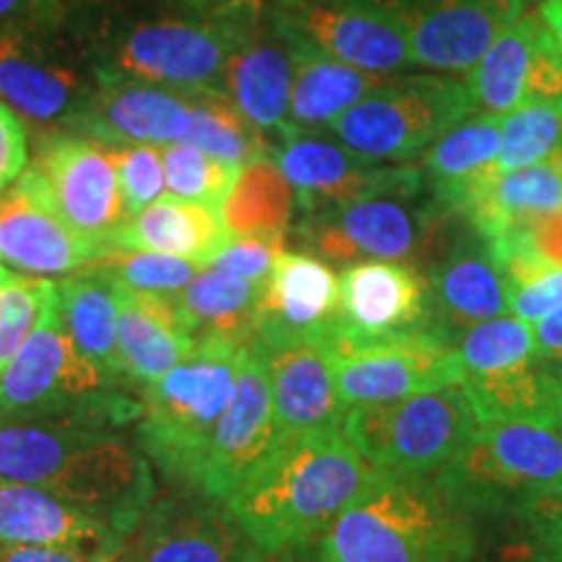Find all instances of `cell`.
Returning a JSON list of instances; mask_svg holds the SVG:
<instances>
[{
	"instance_id": "1",
	"label": "cell",
	"mask_w": 562,
	"mask_h": 562,
	"mask_svg": "<svg viewBox=\"0 0 562 562\" xmlns=\"http://www.w3.org/2000/svg\"><path fill=\"white\" fill-rule=\"evenodd\" d=\"M381 476L341 430L302 435L277 440L222 505L263 554H271L323 539L339 513Z\"/></svg>"
},
{
	"instance_id": "2",
	"label": "cell",
	"mask_w": 562,
	"mask_h": 562,
	"mask_svg": "<svg viewBox=\"0 0 562 562\" xmlns=\"http://www.w3.org/2000/svg\"><path fill=\"white\" fill-rule=\"evenodd\" d=\"M0 480L50 492L125 533L154 501L151 463L104 427L0 419Z\"/></svg>"
},
{
	"instance_id": "3",
	"label": "cell",
	"mask_w": 562,
	"mask_h": 562,
	"mask_svg": "<svg viewBox=\"0 0 562 562\" xmlns=\"http://www.w3.org/2000/svg\"><path fill=\"white\" fill-rule=\"evenodd\" d=\"M336 562H474L472 516L435 476L383 474L321 539Z\"/></svg>"
},
{
	"instance_id": "4",
	"label": "cell",
	"mask_w": 562,
	"mask_h": 562,
	"mask_svg": "<svg viewBox=\"0 0 562 562\" xmlns=\"http://www.w3.org/2000/svg\"><path fill=\"white\" fill-rule=\"evenodd\" d=\"M128 385L133 383L104 375L79 355L63 326L55 297L40 326L0 375V419L115 430L138 422L144 409V396H133Z\"/></svg>"
},
{
	"instance_id": "5",
	"label": "cell",
	"mask_w": 562,
	"mask_h": 562,
	"mask_svg": "<svg viewBox=\"0 0 562 562\" xmlns=\"http://www.w3.org/2000/svg\"><path fill=\"white\" fill-rule=\"evenodd\" d=\"M243 347L199 339L191 355L144 391L138 448L175 487L199 495L203 463L237 383Z\"/></svg>"
},
{
	"instance_id": "6",
	"label": "cell",
	"mask_w": 562,
	"mask_h": 562,
	"mask_svg": "<svg viewBox=\"0 0 562 562\" xmlns=\"http://www.w3.org/2000/svg\"><path fill=\"white\" fill-rule=\"evenodd\" d=\"M435 482L469 516L524 518L537 503L562 497V430L529 422L480 425Z\"/></svg>"
},
{
	"instance_id": "7",
	"label": "cell",
	"mask_w": 562,
	"mask_h": 562,
	"mask_svg": "<svg viewBox=\"0 0 562 562\" xmlns=\"http://www.w3.org/2000/svg\"><path fill=\"white\" fill-rule=\"evenodd\" d=\"M461 385L385 404L347 406L341 435L370 467L391 476H435L476 432Z\"/></svg>"
},
{
	"instance_id": "8",
	"label": "cell",
	"mask_w": 562,
	"mask_h": 562,
	"mask_svg": "<svg viewBox=\"0 0 562 562\" xmlns=\"http://www.w3.org/2000/svg\"><path fill=\"white\" fill-rule=\"evenodd\" d=\"M469 115H474L472 97L453 76H391L336 117L326 133L360 157L409 165Z\"/></svg>"
},
{
	"instance_id": "9",
	"label": "cell",
	"mask_w": 562,
	"mask_h": 562,
	"mask_svg": "<svg viewBox=\"0 0 562 562\" xmlns=\"http://www.w3.org/2000/svg\"><path fill=\"white\" fill-rule=\"evenodd\" d=\"M425 188L427 182L419 180L396 191L302 216L297 232L313 256L326 263L396 261L417 266L435 248L448 216L453 214L438 199L419 201Z\"/></svg>"
},
{
	"instance_id": "10",
	"label": "cell",
	"mask_w": 562,
	"mask_h": 562,
	"mask_svg": "<svg viewBox=\"0 0 562 562\" xmlns=\"http://www.w3.org/2000/svg\"><path fill=\"white\" fill-rule=\"evenodd\" d=\"M243 9L220 16L144 21L112 42L100 68L182 94L222 89L240 37Z\"/></svg>"
},
{
	"instance_id": "11",
	"label": "cell",
	"mask_w": 562,
	"mask_h": 562,
	"mask_svg": "<svg viewBox=\"0 0 562 562\" xmlns=\"http://www.w3.org/2000/svg\"><path fill=\"white\" fill-rule=\"evenodd\" d=\"M326 347L344 406L398 402L463 381L456 347L430 328L385 336H351L334 328Z\"/></svg>"
},
{
	"instance_id": "12",
	"label": "cell",
	"mask_w": 562,
	"mask_h": 562,
	"mask_svg": "<svg viewBox=\"0 0 562 562\" xmlns=\"http://www.w3.org/2000/svg\"><path fill=\"white\" fill-rule=\"evenodd\" d=\"M284 37L375 76L414 68L402 26L372 0H261Z\"/></svg>"
},
{
	"instance_id": "13",
	"label": "cell",
	"mask_w": 562,
	"mask_h": 562,
	"mask_svg": "<svg viewBox=\"0 0 562 562\" xmlns=\"http://www.w3.org/2000/svg\"><path fill=\"white\" fill-rule=\"evenodd\" d=\"M402 26L414 68L469 74L529 0H372Z\"/></svg>"
},
{
	"instance_id": "14",
	"label": "cell",
	"mask_w": 562,
	"mask_h": 562,
	"mask_svg": "<svg viewBox=\"0 0 562 562\" xmlns=\"http://www.w3.org/2000/svg\"><path fill=\"white\" fill-rule=\"evenodd\" d=\"M34 170L45 180L63 220L100 250L131 220L110 146L79 133H45L34 154Z\"/></svg>"
},
{
	"instance_id": "15",
	"label": "cell",
	"mask_w": 562,
	"mask_h": 562,
	"mask_svg": "<svg viewBox=\"0 0 562 562\" xmlns=\"http://www.w3.org/2000/svg\"><path fill=\"white\" fill-rule=\"evenodd\" d=\"M271 159L292 186L302 216L425 180L417 167L360 157L315 133H294L284 138L273 146Z\"/></svg>"
},
{
	"instance_id": "16",
	"label": "cell",
	"mask_w": 562,
	"mask_h": 562,
	"mask_svg": "<svg viewBox=\"0 0 562 562\" xmlns=\"http://www.w3.org/2000/svg\"><path fill=\"white\" fill-rule=\"evenodd\" d=\"M100 252V245L63 220L34 167L0 193V263L47 279L89 269Z\"/></svg>"
},
{
	"instance_id": "17",
	"label": "cell",
	"mask_w": 562,
	"mask_h": 562,
	"mask_svg": "<svg viewBox=\"0 0 562 562\" xmlns=\"http://www.w3.org/2000/svg\"><path fill=\"white\" fill-rule=\"evenodd\" d=\"M294 47L273 24L261 0H248L235 50L224 70L222 89L248 121L273 146L294 136L290 125V94Z\"/></svg>"
},
{
	"instance_id": "18",
	"label": "cell",
	"mask_w": 562,
	"mask_h": 562,
	"mask_svg": "<svg viewBox=\"0 0 562 562\" xmlns=\"http://www.w3.org/2000/svg\"><path fill=\"white\" fill-rule=\"evenodd\" d=\"M277 440L269 372L258 344L250 341L237 364L235 393L211 438L199 497L222 503L273 451Z\"/></svg>"
},
{
	"instance_id": "19",
	"label": "cell",
	"mask_w": 562,
	"mask_h": 562,
	"mask_svg": "<svg viewBox=\"0 0 562 562\" xmlns=\"http://www.w3.org/2000/svg\"><path fill=\"white\" fill-rule=\"evenodd\" d=\"M115 562H266V554L224 505L180 497L151 505Z\"/></svg>"
},
{
	"instance_id": "20",
	"label": "cell",
	"mask_w": 562,
	"mask_h": 562,
	"mask_svg": "<svg viewBox=\"0 0 562 562\" xmlns=\"http://www.w3.org/2000/svg\"><path fill=\"white\" fill-rule=\"evenodd\" d=\"M191 128V97L94 70V89L76 133L102 146H170Z\"/></svg>"
},
{
	"instance_id": "21",
	"label": "cell",
	"mask_w": 562,
	"mask_h": 562,
	"mask_svg": "<svg viewBox=\"0 0 562 562\" xmlns=\"http://www.w3.org/2000/svg\"><path fill=\"white\" fill-rule=\"evenodd\" d=\"M131 533L50 492L0 480V547H42L91 562H115Z\"/></svg>"
},
{
	"instance_id": "22",
	"label": "cell",
	"mask_w": 562,
	"mask_h": 562,
	"mask_svg": "<svg viewBox=\"0 0 562 562\" xmlns=\"http://www.w3.org/2000/svg\"><path fill=\"white\" fill-rule=\"evenodd\" d=\"M339 323V277L313 252H281L256 313L261 347L326 341Z\"/></svg>"
},
{
	"instance_id": "23",
	"label": "cell",
	"mask_w": 562,
	"mask_h": 562,
	"mask_svg": "<svg viewBox=\"0 0 562 562\" xmlns=\"http://www.w3.org/2000/svg\"><path fill=\"white\" fill-rule=\"evenodd\" d=\"M94 81L47 50L19 26L0 30V100L19 117L45 128H76Z\"/></svg>"
},
{
	"instance_id": "24",
	"label": "cell",
	"mask_w": 562,
	"mask_h": 562,
	"mask_svg": "<svg viewBox=\"0 0 562 562\" xmlns=\"http://www.w3.org/2000/svg\"><path fill=\"white\" fill-rule=\"evenodd\" d=\"M430 328V284L412 263L360 261L339 277V323L351 336H385ZM432 331V328H430Z\"/></svg>"
},
{
	"instance_id": "25",
	"label": "cell",
	"mask_w": 562,
	"mask_h": 562,
	"mask_svg": "<svg viewBox=\"0 0 562 562\" xmlns=\"http://www.w3.org/2000/svg\"><path fill=\"white\" fill-rule=\"evenodd\" d=\"M258 349L269 372L279 440L341 430L347 406L336 391L326 341H294L281 347L258 344Z\"/></svg>"
},
{
	"instance_id": "26",
	"label": "cell",
	"mask_w": 562,
	"mask_h": 562,
	"mask_svg": "<svg viewBox=\"0 0 562 562\" xmlns=\"http://www.w3.org/2000/svg\"><path fill=\"white\" fill-rule=\"evenodd\" d=\"M430 284V328L456 344L469 328L508 313V284L490 245L474 232L442 252L427 273Z\"/></svg>"
},
{
	"instance_id": "27",
	"label": "cell",
	"mask_w": 562,
	"mask_h": 562,
	"mask_svg": "<svg viewBox=\"0 0 562 562\" xmlns=\"http://www.w3.org/2000/svg\"><path fill=\"white\" fill-rule=\"evenodd\" d=\"M482 240L562 209V146L537 165L510 172H487L451 206Z\"/></svg>"
},
{
	"instance_id": "28",
	"label": "cell",
	"mask_w": 562,
	"mask_h": 562,
	"mask_svg": "<svg viewBox=\"0 0 562 562\" xmlns=\"http://www.w3.org/2000/svg\"><path fill=\"white\" fill-rule=\"evenodd\" d=\"M115 297L123 370L144 393L191 355L195 339L182 323L178 294L131 292L115 286Z\"/></svg>"
},
{
	"instance_id": "29",
	"label": "cell",
	"mask_w": 562,
	"mask_h": 562,
	"mask_svg": "<svg viewBox=\"0 0 562 562\" xmlns=\"http://www.w3.org/2000/svg\"><path fill=\"white\" fill-rule=\"evenodd\" d=\"M229 240L232 235L224 227L220 209L167 195L131 216L110 237L104 250L159 252V256L182 258V261H191L203 269Z\"/></svg>"
},
{
	"instance_id": "30",
	"label": "cell",
	"mask_w": 562,
	"mask_h": 562,
	"mask_svg": "<svg viewBox=\"0 0 562 562\" xmlns=\"http://www.w3.org/2000/svg\"><path fill=\"white\" fill-rule=\"evenodd\" d=\"M294 76L290 94V125L294 133L326 131L336 117L355 108L391 76H375L351 68L292 42Z\"/></svg>"
},
{
	"instance_id": "31",
	"label": "cell",
	"mask_w": 562,
	"mask_h": 562,
	"mask_svg": "<svg viewBox=\"0 0 562 562\" xmlns=\"http://www.w3.org/2000/svg\"><path fill=\"white\" fill-rule=\"evenodd\" d=\"M476 425L490 422H529L562 430V375L533 360L497 375L463 378Z\"/></svg>"
},
{
	"instance_id": "32",
	"label": "cell",
	"mask_w": 562,
	"mask_h": 562,
	"mask_svg": "<svg viewBox=\"0 0 562 562\" xmlns=\"http://www.w3.org/2000/svg\"><path fill=\"white\" fill-rule=\"evenodd\" d=\"M261 292L263 286L203 266V271L195 273L191 284L178 294V307L195 341L224 339L245 347L256 336Z\"/></svg>"
},
{
	"instance_id": "33",
	"label": "cell",
	"mask_w": 562,
	"mask_h": 562,
	"mask_svg": "<svg viewBox=\"0 0 562 562\" xmlns=\"http://www.w3.org/2000/svg\"><path fill=\"white\" fill-rule=\"evenodd\" d=\"M58 307L63 326L79 355L104 375L128 381L117 349V297L112 281L94 271L63 279L58 284Z\"/></svg>"
},
{
	"instance_id": "34",
	"label": "cell",
	"mask_w": 562,
	"mask_h": 562,
	"mask_svg": "<svg viewBox=\"0 0 562 562\" xmlns=\"http://www.w3.org/2000/svg\"><path fill=\"white\" fill-rule=\"evenodd\" d=\"M501 115H469L442 133L422 157V178L442 206H451L482 175L497 172L495 157L501 149Z\"/></svg>"
},
{
	"instance_id": "35",
	"label": "cell",
	"mask_w": 562,
	"mask_h": 562,
	"mask_svg": "<svg viewBox=\"0 0 562 562\" xmlns=\"http://www.w3.org/2000/svg\"><path fill=\"white\" fill-rule=\"evenodd\" d=\"M539 30H542V16L537 11H524L469 70L463 83L472 97L474 112L503 117L521 108L526 74Z\"/></svg>"
},
{
	"instance_id": "36",
	"label": "cell",
	"mask_w": 562,
	"mask_h": 562,
	"mask_svg": "<svg viewBox=\"0 0 562 562\" xmlns=\"http://www.w3.org/2000/svg\"><path fill=\"white\" fill-rule=\"evenodd\" d=\"M297 209L292 186L271 157L240 167L235 186L222 203L224 227L232 237L284 235Z\"/></svg>"
},
{
	"instance_id": "37",
	"label": "cell",
	"mask_w": 562,
	"mask_h": 562,
	"mask_svg": "<svg viewBox=\"0 0 562 562\" xmlns=\"http://www.w3.org/2000/svg\"><path fill=\"white\" fill-rule=\"evenodd\" d=\"M188 97H191V128L182 144H191L235 167L271 157V140L243 115L240 108L222 89L195 91Z\"/></svg>"
},
{
	"instance_id": "38",
	"label": "cell",
	"mask_w": 562,
	"mask_h": 562,
	"mask_svg": "<svg viewBox=\"0 0 562 562\" xmlns=\"http://www.w3.org/2000/svg\"><path fill=\"white\" fill-rule=\"evenodd\" d=\"M453 347L459 355L463 378L497 375V372L521 368V364L537 360L531 326L518 318H508V315L469 328Z\"/></svg>"
},
{
	"instance_id": "39",
	"label": "cell",
	"mask_w": 562,
	"mask_h": 562,
	"mask_svg": "<svg viewBox=\"0 0 562 562\" xmlns=\"http://www.w3.org/2000/svg\"><path fill=\"white\" fill-rule=\"evenodd\" d=\"M55 297L58 284L50 279L0 271V375L40 326Z\"/></svg>"
},
{
	"instance_id": "40",
	"label": "cell",
	"mask_w": 562,
	"mask_h": 562,
	"mask_svg": "<svg viewBox=\"0 0 562 562\" xmlns=\"http://www.w3.org/2000/svg\"><path fill=\"white\" fill-rule=\"evenodd\" d=\"M83 271L100 273L115 286L131 292L180 294L201 271V266L182 261V258L159 256V252L108 248Z\"/></svg>"
},
{
	"instance_id": "41",
	"label": "cell",
	"mask_w": 562,
	"mask_h": 562,
	"mask_svg": "<svg viewBox=\"0 0 562 562\" xmlns=\"http://www.w3.org/2000/svg\"><path fill=\"white\" fill-rule=\"evenodd\" d=\"M161 165H165V182L170 195L211 209H222L240 175V167L214 159L211 154L182 140L161 146Z\"/></svg>"
},
{
	"instance_id": "42",
	"label": "cell",
	"mask_w": 562,
	"mask_h": 562,
	"mask_svg": "<svg viewBox=\"0 0 562 562\" xmlns=\"http://www.w3.org/2000/svg\"><path fill=\"white\" fill-rule=\"evenodd\" d=\"M562 146V112L542 104H521L501 123V149L495 157L497 172L521 170L537 165Z\"/></svg>"
},
{
	"instance_id": "43",
	"label": "cell",
	"mask_w": 562,
	"mask_h": 562,
	"mask_svg": "<svg viewBox=\"0 0 562 562\" xmlns=\"http://www.w3.org/2000/svg\"><path fill=\"white\" fill-rule=\"evenodd\" d=\"M110 151L128 216H136L138 211L161 199L167 188L161 146H121V149L110 146Z\"/></svg>"
},
{
	"instance_id": "44",
	"label": "cell",
	"mask_w": 562,
	"mask_h": 562,
	"mask_svg": "<svg viewBox=\"0 0 562 562\" xmlns=\"http://www.w3.org/2000/svg\"><path fill=\"white\" fill-rule=\"evenodd\" d=\"M286 237H232L224 248L211 258V269L227 271L232 277H240L250 284L263 286L269 281L273 266L284 252Z\"/></svg>"
},
{
	"instance_id": "45",
	"label": "cell",
	"mask_w": 562,
	"mask_h": 562,
	"mask_svg": "<svg viewBox=\"0 0 562 562\" xmlns=\"http://www.w3.org/2000/svg\"><path fill=\"white\" fill-rule=\"evenodd\" d=\"M524 104H542V108L562 112V53L547 32L544 21L531 50L529 74H526Z\"/></svg>"
},
{
	"instance_id": "46",
	"label": "cell",
	"mask_w": 562,
	"mask_h": 562,
	"mask_svg": "<svg viewBox=\"0 0 562 562\" xmlns=\"http://www.w3.org/2000/svg\"><path fill=\"white\" fill-rule=\"evenodd\" d=\"M558 307H562V269H542L518 284H508V311L513 318L537 323Z\"/></svg>"
},
{
	"instance_id": "47",
	"label": "cell",
	"mask_w": 562,
	"mask_h": 562,
	"mask_svg": "<svg viewBox=\"0 0 562 562\" xmlns=\"http://www.w3.org/2000/svg\"><path fill=\"white\" fill-rule=\"evenodd\" d=\"M533 562H562V497L537 503L524 516Z\"/></svg>"
},
{
	"instance_id": "48",
	"label": "cell",
	"mask_w": 562,
	"mask_h": 562,
	"mask_svg": "<svg viewBox=\"0 0 562 562\" xmlns=\"http://www.w3.org/2000/svg\"><path fill=\"white\" fill-rule=\"evenodd\" d=\"M26 131L9 104L0 102V193L26 170Z\"/></svg>"
},
{
	"instance_id": "49",
	"label": "cell",
	"mask_w": 562,
	"mask_h": 562,
	"mask_svg": "<svg viewBox=\"0 0 562 562\" xmlns=\"http://www.w3.org/2000/svg\"><path fill=\"white\" fill-rule=\"evenodd\" d=\"M537 360L562 375V307L531 326Z\"/></svg>"
},
{
	"instance_id": "50",
	"label": "cell",
	"mask_w": 562,
	"mask_h": 562,
	"mask_svg": "<svg viewBox=\"0 0 562 562\" xmlns=\"http://www.w3.org/2000/svg\"><path fill=\"white\" fill-rule=\"evenodd\" d=\"M0 562H91L76 554L42 547H0Z\"/></svg>"
},
{
	"instance_id": "51",
	"label": "cell",
	"mask_w": 562,
	"mask_h": 562,
	"mask_svg": "<svg viewBox=\"0 0 562 562\" xmlns=\"http://www.w3.org/2000/svg\"><path fill=\"white\" fill-rule=\"evenodd\" d=\"M161 3L172 5V9L188 11L191 16H220V13H229L248 0H161Z\"/></svg>"
},
{
	"instance_id": "52",
	"label": "cell",
	"mask_w": 562,
	"mask_h": 562,
	"mask_svg": "<svg viewBox=\"0 0 562 562\" xmlns=\"http://www.w3.org/2000/svg\"><path fill=\"white\" fill-rule=\"evenodd\" d=\"M266 562H323V547L321 539L313 542H297L284 547V550L266 554Z\"/></svg>"
},
{
	"instance_id": "53",
	"label": "cell",
	"mask_w": 562,
	"mask_h": 562,
	"mask_svg": "<svg viewBox=\"0 0 562 562\" xmlns=\"http://www.w3.org/2000/svg\"><path fill=\"white\" fill-rule=\"evenodd\" d=\"M45 0H0V30H13L21 19L37 11Z\"/></svg>"
},
{
	"instance_id": "54",
	"label": "cell",
	"mask_w": 562,
	"mask_h": 562,
	"mask_svg": "<svg viewBox=\"0 0 562 562\" xmlns=\"http://www.w3.org/2000/svg\"><path fill=\"white\" fill-rule=\"evenodd\" d=\"M539 16H542L547 32L552 34L554 45H558L562 53V0H542Z\"/></svg>"
},
{
	"instance_id": "55",
	"label": "cell",
	"mask_w": 562,
	"mask_h": 562,
	"mask_svg": "<svg viewBox=\"0 0 562 562\" xmlns=\"http://www.w3.org/2000/svg\"><path fill=\"white\" fill-rule=\"evenodd\" d=\"M497 562H533L529 542L521 544V547H508V550H503L501 560H497Z\"/></svg>"
},
{
	"instance_id": "56",
	"label": "cell",
	"mask_w": 562,
	"mask_h": 562,
	"mask_svg": "<svg viewBox=\"0 0 562 562\" xmlns=\"http://www.w3.org/2000/svg\"><path fill=\"white\" fill-rule=\"evenodd\" d=\"M323 562H336V560H331V558H326V554H323Z\"/></svg>"
},
{
	"instance_id": "57",
	"label": "cell",
	"mask_w": 562,
	"mask_h": 562,
	"mask_svg": "<svg viewBox=\"0 0 562 562\" xmlns=\"http://www.w3.org/2000/svg\"><path fill=\"white\" fill-rule=\"evenodd\" d=\"M0 271H3V266H0Z\"/></svg>"
}]
</instances>
